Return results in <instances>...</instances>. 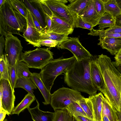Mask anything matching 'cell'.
Returning <instances> with one entry per match:
<instances>
[{
    "instance_id": "obj_1",
    "label": "cell",
    "mask_w": 121,
    "mask_h": 121,
    "mask_svg": "<svg viewBox=\"0 0 121 121\" xmlns=\"http://www.w3.org/2000/svg\"><path fill=\"white\" fill-rule=\"evenodd\" d=\"M96 60L104 81V88L102 93L117 111L120 112L121 74L107 55H98Z\"/></svg>"
},
{
    "instance_id": "obj_2",
    "label": "cell",
    "mask_w": 121,
    "mask_h": 121,
    "mask_svg": "<svg viewBox=\"0 0 121 121\" xmlns=\"http://www.w3.org/2000/svg\"><path fill=\"white\" fill-rule=\"evenodd\" d=\"M91 58L80 61L76 60L72 67L64 73V78L65 82L72 89L86 93L90 96L96 94L98 90L94 87L91 78Z\"/></svg>"
},
{
    "instance_id": "obj_3",
    "label": "cell",
    "mask_w": 121,
    "mask_h": 121,
    "mask_svg": "<svg viewBox=\"0 0 121 121\" xmlns=\"http://www.w3.org/2000/svg\"><path fill=\"white\" fill-rule=\"evenodd\" d=\"M26 18L15 9L9 0H5L0 7V33L5 36L8 34L21 36L26 29Z\"/></svg>"
},
{
    "instance_id": "obj_4",
    "label": "cell",
    "mask_w": 121,
    "mask_h": 121,
    "mask_svg": "<svg viewBox=\"0 0 121 121\" xmlns=\"http://www.w3.org/2000/svg\"><path fill=\"white\" fill-rule=\"evenodd\" d=\"M39 10L44 19L46 14L50 17L52 15L66 22L75 27V17L65 4L66 0H30Z\"/></svg>"
},
{
    "instance_id": "obj_5",
    "label": "cell",
    "mask_w": 121,
    "mask_h": 121,
    "mask_svg": "<svg viewBox=\"0 0 121 121\" xmlns=\"http://www.w3.org/2000/svg\"><path fill=\"white\" fill-rule=\"evenodd\" d=\"M76 60L73 56L68 58L61 57L53 59L41 69L39 73L46 87L50 91L56 78L65 73L73 65Z\"/></svg>"
},
{
    "instance_id": "obj_6",
    "label": "cell",
    "mask_w": 121,
    "mask_h": 121,
    "mask_svg": "<svg viewBox=\"0 0 121 121\" xmlns=\"http://www.w3.org/2000/svg\"><path fill=\"white\" fill-rule=\"evenodd\" d=\"M53 55L48 48L37 47L34 50L22 52L20 60L26 63L29 68L41 69L53 59Z\"/></svg>"
},
{
    "instance_id": "obj_7",
    "label": "cell",
    "mask_w": 121,
    "mask_h": 121,
    "mask_svg": "<svg viewBox=\"0 0 121 121\" xmlns=\"http://www.w3.org/2000/svg\"><path fill=\"white\" fill-rule=\"evenodd\" d=\"M83 97L79 91L63 87L51 94L50 104L54 111L65 109L69 105L77 102Z\"/></svg>"
},
{
    "instance_id": "obj_8",
    "label": "cell",
    "mask_w": 121,
    "mask_h": 121,
    "mask_svg": "<svg viewBox=\"0 0 121 121\" xmlns=\"http://www.w3.org/2000/svg\"><path fill=\"white\" fill-rule=\"evenodd\" d=\"M5 51L9 66L15 65L17 61L20 60L23 49L21 41L12 34L5 36Z\"/></svg>"
},
{
    "instance_id": "obj_9",
    "label": "cell",
    "mask_w": 121,
    "mask_h": 121,
    "mask_svg": "<svg viewBox=\"0 0 121 121\" xmlns=\"http://www.w3.org/2000/svg\"><path fill=\"white\" fill-rule=\"evenodd\" d=\"M57 48L69 50L78 61L91 58L93 56L82 46L78 37H69L67 40L60 44Z\"/></svg>"
},
{
    "instance_id": "obj_10",
    "label": "cell",
    "mask_w": 121,
    "mask_h": 121,
    "mask_svg": "<svg viewBox=\"0 0 121 121\" xmlns=\"http://www.w3.org/2000/svg\"><path fill=\"white\" fill-rule=\"evenodd\" d=\"M3 87L2 94L0 99V107H2L9 116L12 114L14 108L15 97L14 89L12 88L10 82L8 80H0Z\"/></svg>"
},
{
    "instance_id": "obj_11",
    "label": "cell",
    "mask_w": 121,
    "mask_h": 121,
    "mask_svg": "<svg viewBox=\"0 0 121 121\" xmlns=\"http://www.w3.org/2000/svg\"><path fill=\"white\" fill-rule=\"evenodd\" d=\"M27 26L23 33V37L28 44L34 47H41L39 43L42 33L39 31L36 28L33 21L31 13L27 8V14L26 18Z\"/></svg>"
},
{
    "instance_id": "obj_12",
    "label": "cell",
    "mask_w": 121,
    "mask_h": 121,
    "mask_svg": "<svg viewBox=\"0 0 121 121\" xmlns=\"http://www.w3.org/2000/svg\"><path fill=\"white\" fill-rule=\"evenodd\" d=\"M93 56L90 63V72L91 79L94 87L101 92L103 91L104 84L103 77L96 60Z\"/></svg>"
},
{
    "instance_id": "obj_13",
    "label": "cell",
    "mask_w": 121,
    "mask_h": 121,
    "mask_svg": "<svg viewBox=\"0 0 121 121\" xmlns=\"http://www.w3.org/2000/svg\"><path fill=\"white\" fill-rule=\"evenodd\" d=\"M78 15L80 16L86 22L92 24L94 27L98 25L101 17L96 12L94 0H89L87 6Z\"/></svg>"
},
{
    "instance_id": "obj_14",
    "label": "cell",
    "mask_w": 121,
    "mask_h": 121,
    "mask_svg": "<svg viewBox=\"0 0 121 121\" xmlns=\"http://www.w3.org/2000/svg\"><path fill=\"white\" fill-rule=\"evenodd\" d=\"M98 43L112 55H116L121 48V38H99Z\"/></svg>"
},
{
    "instance_id": "obj_15",
    "label": "cell",
    "mask_w": 121,
    "mask_h": 121,
    "mask_svg": "<svg viewBox=\"0 0 121 121\" xmlns=\"http://www.w3.org/2000/svg\"><path fill=\"white\" fill-rule=\"evenodd\" d=\"M51 18L52 20V25L50 32H53L68 35L72 33L74 28L72 26L54 15H52Z\"/></svg>"
},
{
    "instance_id": "obj_16",
    "label": "cell",
    "mask_w": 121,
    "mask_h": 121,
    "mask_svg": "<svg viewBox=\"0 0 121 121\" xmlns=\"http://www.w3.org/2000/svg\"><path fill=\"white\" fill-rule=\"evenodd\" d=\"M36 106L33 108H27L33 121H53L54 112L43 111L39 108V104L38 100H36Z\"/></svg>"
},
{
    "instance_id": "obj_17",
    "label": "cell",
    "mask_w": 121,
    "mask_h": 121,
    "mask_svg": "<svg viewBox=\"0 0 121 121\" xmlns=\"http://www.w3.org/2000/svg\"><path fill=\"white\" fill-rule=\"evenodd\" d=\"M30 79L39 89L44 99V101L43 102V104L47 105L50 104L51 94L46 87L40 74L33 73Z\"/></svg>"
},
{
    "instance_id": "obj_18",
    "label": "cell",
    "mask_w": 121,
    "mask_h": 121,
    "mask_svg": "<svg viewBox=\"0 0 121 121\" xmlns=\"http://www.w3.org/2000/svg\"><path fill=\"white\" fill-rule=\"evenodd\" d=\"M104 96L102 93L100 92L89 97L92 103L95 121H102V101Z\"/></svg>"
},
{
    "instance_id": "obj_19",
    "label": "cell",
    "mask_w": 121,
    "mask_h": 121,
    "mask_svg": "<svg viewBox=\"0 0 121 121\" xmlns=\"http://www.w3.org/2000/svg\"><path fill=\"white\" fill-rule=\"evenodd\" d=\"M102 114L106 115L110 121L118 120L117 110L104 96L102 101Z\"/></svg>"
},
{
    "instance_id": "obj_20",
    "label": "cell",
    "mask_w": 121,
    "mask_h": 121,
    "mask_svg": "<svg viewBox=\"0 0 121 121\" xmlns=\"http://www.w3.org/2000/svg\"><path fill=\"white\" fill-rule=\"evenodd\" d=\"M20 87L24 89L35 98L33 90L36 89L37 86L30 79L24 77H17L14 88Z\"/></svg>"
},
{
    "instance_id": "obj_21",
    "label": "cell",
    "mask_w": 121,
    "mask_h": 121,
    "mask_svg": "<svg viewBox=\"0 0 121 121\" xmlns=\"http://www.w3.org/2000/svg\"><path fill=\"white\" fill-rule=\"evenodd\" d=\"M68 1L70 3L67 6L75 18L87 6L89 0H68Z\"/></svg>"
},
{
    "instance_id": "obj_22",
    "label": "cell",
    "mask_w": 121,
    "mask_h": 121,
    "mask_svg": "<svg viewBox=\"0 0 121 121\" xmlns=\"http://www.w3.org/2000/svg\"><path fill=\"white\" fill-rule=\"evenodd\" d=\"M36 99L34 96L28 93L26 95L22 101L15 107L12 114H16L18 116L21 112L25 109L30 108L31 104Z\"/></svg>"
},
{
    "instance_id": "obj_23",
    "label": "cell",
    "mask_w": 121,
    "mask_h": 121,
    "mask_svg": "<svg viewBox=\"0 0 121 121\" xmlns=\"http://www.w3.org/2000/svg\"><path fill=\"white\" fill-rule=\"evenodd\" d=\"M68 35L60 34L53 32H47L45 31L42 33L40 41L46 39H50L58 42V43L56 47H58L59 45L64 42L67 40L69 37Z\"/></svg>"
},
{
    "instance_id": "obj_24",
    "label": "cell",
    "mask_w": 121,
    "mask_h": 121,
    "mask_svg": "<svg viewBox=\"0 0 121 121\" xmlns=\"http://www.w3.org/2000/svg\"><path fill=\"white\" fill-rule=\"evenodd\" d=\"M22 1L27 7L39 22L42 27L45 30H47V27L44 19L39 10L29 0H26Z\"/></svg>"
},
{
    "instance_id": "obj_25",
    "label": "cell",
    "mask_w": 121,
    "mask_h": 121,
    "mask_svg": "<svg viewBox=\"0 0 121 121\" xmlns=\"http://www.w3.org/2000/svg\"><path fill=\"white\" fill-rule=\"evenodd\" d=\"M15 66L17 77H24L30 79L32 73L29 71V67L26 63L23 61L17 60Z\"/></svg>"
},
{
    "instance_id": "obj_26",
    "label": "cell",
    "mask_w": 121,
    "mask_h": 121,
    "mask_svg": "<svg viewBox=\"0 0 121 121\" xmlns=\"http://www.w3.org/2000/svg\"><path fill=\"white\" fill-rule=\"evenodd\" d=\"M77 102L83 109L87 117L95 121L92 105L89 98L84 97Z\"/></svg>"
},
{
    "instance_id": "obj_27",
    "label": "cell",
    "mask_w": 121,
    "mask_h": 121,
    "mask_svg": "<svg viewBox=\"0 0 121 121\" xmlns=\"http://www.w3.org/2000/svg\"><path fill=\"white\" fill-rule=\"evenodd\" d=\"M104 3L105 12L111 15L115 19L121 13L116 0H102Z\"/></svg>"
},
{
    "instance_id": "obj_28",
    "label": "cell",
    "mask_w": 121,
    "mask_h": 121,
    "mask_svg": "<svg viewBox=\"0 0 121 121\" xmlns=\"http://www.w3.org/2000/svg\"><path fill=\"white\" fill-rule=\"evenodd\" d=\"M115 19L108 13L105 12L100 18L98 25L99 30L107 27H111L115 25Z\"/></svg>"
},
{
    "instance_id": "obj_29",
    "label": "cell",
    "mask_w": 121,
    "mask_h": 121,
    "mask_svg": "<svg viewBox=\"0 0 121 121\" xmlns=\"http://www.w3.org/2000/svg\"><path fill=\"white\" fill-rule=\"evenodd\" d=\"M53 121H75L74 117L66 109H57L54 111Z\"/></svg>"
},
{
    "instance_id": "obj_30",
    "label": "cell",
    "mask_w": 121,
    "mask_h": 121,
    "mask_svg": "<svg viewBox=\"0 0 121 121\" xmlns=\"http://www.w3.org/2000/svg\"><path fill=\"white\" fill-rule=\"evenodd\" d=\"M0 58V80L5 79L9 81V65L6 54Z\"/></svg>"
},
{
    "instance_id": "obj_31",
    "label": "cell",
    "mask_w": 121,
    "mask_h": 121,
    "mask_svg": "<svg viewBox=\"0 0 121 121\" xmlns=\"http://www.w3.org/2000/svg\"><path fill=\"white\" fill-rule=\"evenodd\" d=\"M65 109L74 117L78 116L87 117L83 109L77 102L70 104L66 107Z\"/></svg>"
},
{
    "instance_id": "obj_32",
    "label": "cell",
    "mask_w": 121,
    "mask_h": 121,
    "mask_svg": "<svg viewBox=\"0 0 121 121\" xmlns=\"http://www.w3.org/2000/svg\"><path fill=\"white\" fill-rule=\"evenodd\" d=\"M104 29L97 30L93 29L90 30L88 35L94 36H99V38H121V34L105 32L104 31Z\"/></svg>"
},
{
    "instance_id": "obj_33",
    "label": "cell",
    "mask_w": 121,
    "mask_h": 121,
    "mask_svg": "<svg viewBox=\"0 0 121 121\" xmlns=\"http://www.w3.org/2000/svg\"><path fill=\"white\" fill-rule=\"evenodd\" d=\"M13 6L26 18L27 14V8L22 0H9Z\"/></svg>"
},
{
    "instance_id": "obj_34",
    "label": "cell",
    "mask_w": 121,
    "mask_h": 121,
    "mask_svg": "<svg viewBox=\"0 0 121 121\" xmlns=\"http://www.w3.org/2000/svg\"><path fill=\"white\" fill-rule=\"evenodd\" d=\"M75 27L81 28L92 30L94 27L91 23L87 22L84 20L80 16L77 15L75 19Z\"/></svg>"
},
{
    "instance_id": "obj_35",
    "label": "cell",
    "mask_w": 121,
    "mask_h": 121,
    "mask_svg": "<svg viewBox=\"0 0 121 121\" xmlns=\"http://www.w3.org/2000/svg\"><path fill=\"white\" fill-rule=\"evenodd\" d=\"M9 81L12 88L14 89L17 78L15 65L12 66H9Z\"/></svg>"
},
{
    "instance_id": "obj_36",
    "label": "cell",
    "mask_w": 121,
    "mask_h": 121,
    "mask_svg": "<svg viewBox=\"0 0 121 121\" xmlns=\"http://www.w3.org/2000/svg\"><path fill=\"white\" fill-rule=\"evenodd\" d=\"M96 12L101 17L105 12L104 3L102 0H94Z\"/></svg>"
},
{
    "instance_id": "obj_37",
    "label": "cell",
    "mask_w": 121,
    "mask_h": 121,
    "mask_svg": "<svg viewBox=\"0 0 121 121\" xmlns=\"http://www.w3.org/2000/svg\"><path fill=\"white\" fill-rule=\"evenodd\" d=\"M39 43L40 46H45L50 47H55L57 46L58 43L55 40L46 39L39 41Z\"/></svg>"
},
{
    "instance_id": "obj_38",
    "label": "cell",
    "mask_w": 121,
    "mask_h": 121,
    "mask_svg": "<svg viewBox=\"0 0 121 121\" xmlns=\"http://www.w3.org/2000/svg\"><path fill=\"white\" fill-rule=\"evenodd\" d=\"M105 32L114 33L121 34V27L115 25L105 30H104Z\"/></svg>"
},
{
    "instance_id": "obj_39",
    "label": "cell",
    "mask_w": 121,
    "mask_h": 121,
    "mask_svg": "<svg viewBox=\"0 0 121 121\" xmlns=\"http://www.w3.org/2000/svg\"><path fill=\"white\" fill-rule=\"evenodd\" d=\"M31 14L34 23L36 28L40 32L44 33L45 32V30L42 27L39 22L34 15L32 13Z\"/></svg>"
},
{
    "instance_id": "obj_40",
    "label": "cell",
    "mask_w": 121,
    "mask_h": 121,
    "mask_svg": "<svg viewBox=\"0 0 121 121\" xmlns=\"http://www.w3.org/2000/svg\"><path fill=\"white\" fill-rule=\"evenodd\" d=\"M46 15L45 18V21L47 27V29L45 31L47 32H50L51 29L52 20L51 18L48 15Z\"/></svg>"
},
{
    "instance_id": "obj_41",
    "label": "cell",
    "mask_w": 121,
    "mask_h": 121,
    "mask_svg": "<svg viewBox=\"0 0 121 121\" xmlns=\"http://www.w3.org/2000/svg\"><path fill=\"white\" fill-rule=\"evenodd\" d=\"M5 40L3 36L1 35L0 37V57L3 54V51L5 46Z\"/></svg>"
},
{
    "instance_id": "obj_42",
    "label": "cell",
    "mask_w": 121,
    "mask_h": 121,
    "mask_svg": "<svg viewBox=\"0 0 121 121\" xmlns=\"http://www.w3.org/2000/svg\"><path fill=\"white\" fill-rule=\"evenodd\" d=\"M76 121H94L86 117L81 116H77L74 117Z\"/></svg>"
},
{
    "instance_id": "obj_43",
    "label": "cell",
    "mask_w": 121,
    "mask_h": 121,
    "mask_svg": "<svg viewBox=\"0 0 121 121\" xmlns=\"http://www.w3.org/2000/svg\"><path fill=\"white\" fill-rule=\"evenodd\" d=\"M0 121H3L7 113L2 107H0Z\"/></svg>"
},
{
    "instance_id": "obj_44",
    "label": "cell",
    "mask_w": 121,
    "mask_h": 121,
    "mask_svg": "<svg viewBox=\"0 0 121 121\" xmlns=\"http://www.w3.org/2000/svg\"><path fill=\"white\" fill-rule=\"evenodd\" d=\"M115 26L121 27V13L115 18Z\"/></svg>"
},
{
    "instance_id": "obj_45",
    "label": "cell",
    "mask_w": 121,
    "mask_h": 121,
    "mask_svg": "<svg viewBox=\"0 0 121 121\" xmlns=\"http://www.w3.org/2000/svg\"><path fill=\"white\" fill-rule=\"evenodd\" d=\"M114 58L115 60V61L116 62H121V54L119 55H116Z\"/></svg>"
},
{
    "instance_id": "obj_46",
    "label": "cell",
    "mask_w": 121,
    "mask_h": 121,
    "mask_svg": "<svg viewBox=\"0 0 121 121\" xmlns=\"http://www.w3.org/2000/svg\"><path fill=\"white\" fill-rule=\"evenodd\" d=\"M102 121H110L107 116L105 114H102Z\"/></svg>"
},
{
    "instance_id": "obj_47",
    "label": "cell",
    "mask_w": 121,
    "mask_h": 121,
    "mask_svg": "<svg viewBox=\"0 0 121 121\" xmlns=\"http://www.w3.org/2000/svg\"><path fill=\"white\" fill-rule=\"evenodd\" d=\"M117 5L121 11V0H116Z\"/></svg>"
},
{
    "instance_id": "obj_48",
    "label": "cell",
    "mask_w": 121,
    "mask_h": 121,
    "mask_svg": "<svg viewBox=\"0 0 121 121\" xmlns=\"http://www.w3.org/2000/svg\"><path fill=\"white\" fill-rule=\"evenodd\" d=\"M117 112L118 117V121H121V112L117 111Z\"/></svg>"
},
{
    "instance_id": "obj_49",
    "label": "cell",
    "mask_w": 121,
    "mask_h": 121,
    "mask_svg": "<svg viewBox=\"0 0 121 121\" xmlns=\"http://www.w3.org/2000/svg\"><path fill=\"white\" fill-rule=\"evenodd\" d=\"M5 0H0V7H1L4 4Z\"/></svg>"
},
{
    "instance_id": "obj_50",
    "label": "cell",
    "mask_w": 121,
    "mask_h": 121,
    "mask_svg": "<svg viewBox=\"0 0 121 121\" xmlns=\"http://www.w3.org/2000/svg\"><path fill=\"white\" fill-rule=\"evenodd\" d=\"M3 121H8L6 119H5Z\"/></svg>"
},
{
    "instance_id": "obj_51",
    "label": "cell",
    "mask_w": 121,
    "mask_h": 121,
    "mask_svg": "<svg viewBox=\"0 0 121 121\" xmlns=\"http://www.w3.org/2000/svg\"><path fill=\"white\" fill-rule=\"evenodd\" d=\"M120 112H121V103L120 105Z\"/></svg>"
},
{
    "instance_id": "obj_52",
    "label": "cell",
    "mask_w": 121,
    "mask_h": 121,
    "mask_svg": "<svg viewBox=\"0 0 121 121\" xmlns=\"http://www.w3.org/2000/svg\"></svg>"
},
{
    "instance_id": "obj_53",
    "label": "cell",
    "mask_w": 121,
    "mask_h": 121,
    "mask_svg": "<svg viewBox=\"0 0 121 121\" xmlns=\"http://www.w3.org/2000/svg\"></svg>"
}]
</instances>
